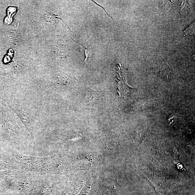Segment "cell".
I'll return each instance as SVG.
<instances>
[{"label":"cell","mask_w":195,"mask_h":195,"mask_svg":"<svg viewBox=\"0 0 195 195\" xmlns=\"http://www.w3.org/2000/svg\"><path fill=\"white\" fill-rule=\"evenodd\" d=\"M101 93L95 91L90 88L87 89L83 98L84 102L89 106L94 107L98 105L102 101Z\"/></svg>","instance_id":"1"},{"label":"cell","mask_w":195,"mask_h":195,"mask_svg":"<svg viewBox=\"0 0 195 195\" xmlns=\"http://www.w3.org/2000/svg\"><path fill=\"white\" fill-rule=\"evenodd\" d=\"M83 47L85 48V58L84 63H86V62L89 61V59L91 58L93 55V51L92 47L91 45L88 48L85 47L83 46Z\"/></svg>","instance_id":"2"},{"label":"cell","mask_w":195,"mask_h":195,"mask_svg":"<svg viewBox=\"0 0 195 195\" xmlns=\"http://www.w3.org/2000/svg\"><path fill=\"white\" fill-rule=\"evenodd\" d=\"M54 82L56 84L61 85H65L68 84L69 80L68 78L64 76L57 77L56 79L54 80Z\"/></svg>","instance_id":"3"},{"label":"cell","mask_w":195,"mask_h":195,"mask_svg":"<svg viewBox=\"0 0 195 195\" xmlns=\"http://www.w3.org/2000/svg\"><path fill=\"white\" fill-rule=\"evenodd\" d=\"M177 167L178 169L179 170H183L185 169L184 167H183V164H181L180 163H178L177 164Z\"/></svg>","instance_id":"4"}]
</instances>
